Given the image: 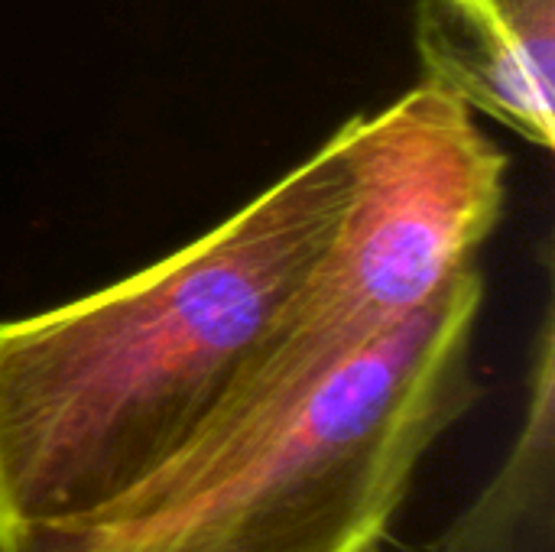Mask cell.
<instances>
[{"label": "cell", "mask_w": 555, "mask_h": 552, "mask_svg": "<svg viewBox=\"0 0 555 552\" xmlns=\"http://www.w3.org/2000/svg\"><path fill=\"white\" fill-rule=\"evenodd\" d=\"M351 189L345 120L176 254L0 322V552L111 508L198 436L325 254Z\"/></svg>", "instance_id": "cell-1"}, {"label": "cell", "mask_w": 555, "mask_h": 552, "mask_svg": "<svg viewBox=\"0 0 555 552\" xmlns=\"http://www.w3.org/2000/svg\"><path fill=\"white\" fill-rule=\"evenodd\" d=\"M481 267L374 345L247 371L163 468L23 552H374L433 446L481 400Z\"/></svg>", "instance_id": "cell-2"}, {"label": "cell", "mask_w": 555, "mask_h": 552, "mask_svg": "<svg viewBox=\"0 0 555 552\" xmlns=\"http://www.w3.org/2000/svg\"><path fill=\"white\" fill-rule=\"evenodd\" d=\"M351 143L345 218L250 371L332 368L390 335L478 264L504 218L507 156L439 85L354 114Z\"/></svg>", "instance_id": "cell-3"}, {"label": "cell", "mask_w": 555, "mask_h": 552, "mask_svg": "<svg viewBox=\"0 0 555 552\" xmlns=\"http://www.w3.org/2000/svg\"><path fill=\"white\" fill-rule=\"evenodd\" d=\"M423 81L520 140H555V0H416Z\"/></svg>", "instance_id": "cell-4"}, {"label": "cell", "mask_w": 555, "mask_h": 552, "mask_svg": "<svg viewBox=\"0 0 555 552\" xmlns=\"http://www.w3.org/2000/svg\"><path fill=\"white\" fill-rule=\"evenodd\" d=\"M426 552H555V319L546 306L520 429L485 491Z\"/></svg>", "instance_id": "cell-5"}, {"label": "cell", "mask_w": 555, "mask_h": 552, "mask_svg": "<svg viewBox=\"0 0 555 552\" xmlns=\"http://www.w3.org/2000/svg\"><path fill=\"white\" fill-rule=\"evenodd\" d=\"M374 552H390V550H384V543H380V547H377V550H374Z\"/></svg>", "instance_id": "cell-6"}]
</instances>
